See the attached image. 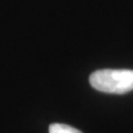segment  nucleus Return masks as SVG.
<instances>
[{
    "mask_svg": "<svg viewBox=\"0 0 133 133\" xmlns=\"http://www.w3.org/2000/svg\"><path fill=\"white\" fill-rule=\"evenodd\" d=\"M90 84L105 93L122 94L133 90V70L103 69L90 76Z\"/></svg>",
    "mask_w": 133,
    "mask_h": 133,
    "instance_id": "nucleus-1",
    "label": "nucleus"
},
{
    "mask_svg": "<svg viewBox=\"0 0 133 133\" xmlns=\"http://www.w3.org/2000/svg\"><path fill=\"white\" fill-rule=\"evenodd\" d=\"M49 133H82L78 129L62 123H53L49 127Z\"/></svg>",
    "mask_w": 133,
    "mask_h": 133,
    "instance_id": "nucleus-2",
    "label": "nucleus"
}]
</instances>
